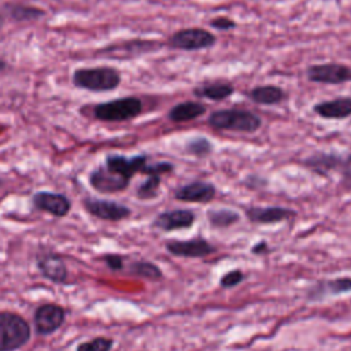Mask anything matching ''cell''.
Instances as JSON below:
<instances>
[{
    "mask_svg": "<svg viewBox=\"0 0 351 351\" xmlns=\"http://www.w3.org/2000/svg\"><path fill=\"white\" fill-rule=\"evenodd\" d=\"M122 81L118 69L111 66L80 67L71 75V82L75 88L93 93L115 90Z\"/></svg>",
    "mask_w": 351,
    "mask_h": 351,
    "instance_id": "cell-1",
    "label": "cell"
},
{
    "mask_svg": "<svg viewBox=\"0 0 351 351\" xmlns=\"http://www.w3.org/2000/svg\"><path fill=\"white\" fill-rule=\"evenodd\" d=\"M207 125L217 130L255 133L262 126V118L244 108H221L207 117Z\"/></svg>",
    "mask_w": 351,
    "mask_h": 351,
    "instance_id": "cell-2",
    "label": "cell"
},
{
    "mask_svg": "<svg viewBox=\"0 0 351 351\" xmlns=\"http://www.w3.org/2000/svg\"><path fill=\"white\" fill-rule=\"evenodd\" d=\"M143 112V101L137 96H125L93 106L92 114L103 122H125L137 118Z\"/></svg>",
    "mask_w": 351,
    "mask_h": 351,
    "instance_id": "cell-3",
    "label": "cell"
},
{
    "mask_svg": "<svg viewBox=\"0 0 351 351\" xmlns=\"http://www.w3.org/2000/svg\"><path fill=\"white\" fill-rule=\"evenodd\" d=\"M29 322L14 311H0V351H15L29 343Z\"/></svg>",
    "mask_w": 351,
    "mask_h": 351,
    "instance_id": "cell-4",
    "label": "cell"
},
{
    "mask_svg": "<svg viewBox=\"0 0 351 351\" xmlns=\"http://www.w3.org/2000/svg\"><path fill=\"white\" fill-rule=\"evenodd\" d=\"M217 44V37L204 27H184L167 38V47L177 51H202L210 49Z\"/></svg>",
    "mask_w": 351,
    "mask_h": 351,
    "instance_id": "cell-5",
    "label": "cell"
},
{
    "mask_svg": "<svg viewBox=\"0 0 351 351\" xmlns=\"http://www.w3.org/2000/svg\"><path fill=\"white\" fill-rule=\"evenodd\" d=\"M302 166L308 169L311 173L328 177L335 171H346L351 167V154L328 152V151H314L302 159Z\"/></svg>",
    "mask_w": 351,
    "mask_h": 351,
    "instance_id": "cell-6",
    "label": "cell"
},
{
    "mask_svg": "<svg viewBox=\"0 0 351 351\" xmlns=\"http://www.w3.org/2000/svg\"><path fill=\"white\" fill-rule=\"evenodd\" d=\"M306 77L310 82L325 85H341L351 82V67L337 62L310 64L306 69Z\"/></svg>",
    "mask_w": 351,
    "mask_h": 351,
    "instance_id": "cell-7",
    "label": "cell"
},
{
    "mask_svg": "<svg viewBox=\"0 0 351 351\" xmlns=\"http://www.w3.org/2000/svg\"><path fill=\"white\" fill-rule=\"evenodd\" d=\"M82 206L86 210V213L101 221L119 222L132 215V210L128 206L115 200L86 196L82 199Z\"/></svg>",
    "mask_w": 351,
    "mask_h": 351,
    "instance_id": "cell-8",
    "label": "cell"
},
{
    "mask_svg": "<svg viewBox=\"0 0 351 351\" xmlns=\"http://www.w3.org/2000/svg\"><path fill=\"white\" fill-rule=\"evenodd\" d=\"M166 251L178 258L199 259L215 254L217 248L204 237H192L186 240H167L165 243Z\"/></svg>",
    "mask_w": 351,
    "mask_h": 351,
    "instance_id": "cell-9",
    "label": "cell"
},
{
    "mask_svg": "<svg viewBox=\"0 0 351 351\" xmlns=\"http://www.w3.org/2000/svg\"><path fill=\"white\" fill-rule=\"evenodd\" d=\"M66 321V310L56 303H44L34 310V330L40 336L55 333Z\"/></svg>",
    "mask_w": 351,
    "mask_h": 351,
    "instance_id": "cell-10",
    "label": "cell"
},
{
    "mask_svg": "<svg viewBox=\"0 0 351 351\" xmlns=\"http://www.w3.org/2000/svg\"><path fill=\"white\" fill-rule=\"evenodd\" d=\"M147 163H148V156L144 154L132 155V156H126L122 154H108L104 159L103 166L107 170L121 176L122 178L130 182V180L136 174H141Z\"/></svg>",
    "mask_w": 351,
    "mask_h": 351,
    "instance_id": "cell-11",
    "label": "cell"
},
{
    "mask_svg": "<svg viewBox=\"0 0 351 351\" xmlns=\"http://www.w3.org/2000/svg\"><path fill=\"white\" fill-rule=\"evenodd\" d=\"M32 203L36 210L48 213L56 218L66 217L71 210V200L58 192L51 191H38L32 196Z\"/></svg>",
    "mask_w": 351,
    "mask_h": 351,
    "instance_id": "cell-12",
    "label": "cell"
},
{
    "mask_svg": "<svg viewBox=\"0 0 351 351\" xmlns=\"http://www.w3.org/2000/svg\"><path fill=\"white\" fill-rule=\"evenodd\" d=\"M215 195V185L206 180H193L174 191V199L185 203H210Z\"/></svg>",
    "mask_w": 351,
    "mask_h": 351,
    "instance_id": "cell-13",
    "label": "cell"
},
{
    "mask_svg": "<svg viewBox=\"0 0 351 351\" xmlns=\"http://www.w3.org/2000/svg\"><path fill=\"white\" fill-rule=\"evenodd\" d=\"M196 222V213L188 208L166 210L159 213L154 221L152 226L162 232H173L178 229H189Z\"/></svg>",
    "mask_w": 351,
    "mask_h": 351,
    "instance_id": "cell-14",
    "label": "cell"
},
{
    "mask_svg": "<svg viewBox=\"0 0 351 351\" xmlns=\"http://www.w3.org/2000/svg\"><path fill=\"white\" fill-rule=\"evenodd\" d=\"M245 217L250 222L256 225H274L280 222H285L296 215V211L282 206H250L244 210Z\"/></svg>",
    "mask_w": 351,
    "mask_h": 351,
    "instance_id": "cell-15",
    "label": "cell"
},
{
    "mask_svg": "<svg viewBox=\"0 0 351 351\" xmlns=\"http://www.w3.org/2000/svg\"><path fill=\"white\" fill-rule=\"evenodd\" d=\"M36 266L41 276L51 282L64 284L69 276L67 266L56 252H40L36 256Z\"/></svg>",
    "mask_w": 351,
    "mask_h": 351,
    "instance_id": "cell-16",
    "label": "cell"
},
{
    "mask_svg": "<svg viewBox=\"0 0 351 351\" xmlns=\"http://www.w3.org/2000/svg\"><path fill=\"white\" fill-rule=\"evenodd\" d=\"M90 186L100 193H118L129 186V181L121 176L107 170L103 165L96 167L89 174Z\"/></svg>",
    "mask_w": 351,
    "mask_h": 351,
    "instance_id": "cell-17",
    "label": "cell"
},
{
    "mask_svg": "<svg viewBox=\"0 0 351 351\" xmlns=\"http://www.w3.org/2000/svg\"><path fill=\"white\" fill-rule=\"evenodd\" d=\"M351 292V277H336L321 280L307 291L308 302H321L328 296H339Z\"/></svg>",
    "mask_w": 351,
    "mask_h": 351,
    "instance_id": "cell-18",
    "label": "cell"
},
{
    "mask_svg": "<svg viewBox=\"0 0 351 351\" xmlns=\"http://www.w3.org/2000/svg\"><path fill=\"white\" fill-rule=\"evenodd\" d=\"M313 112L324 119H346L351 117V96L322 100L313 106Z\"/></svg>",
    "mask_w": 351,
    "mask_h": 351,
    "instance_id": "cell-19",
    "label": "cell"
},
{
    "mask_svg": "<svg viewBox=\"0 0 351 351\" xmlns=\"http://www.w3.org/2000/svg\"><path fill=\"white\" fill-rule=\"evenodd\" d=\"M162 44L154 40H130V41H125L122 44H117L112 45L110 48L106 49V52H108V55L111 53L115 58H136L152 51H156L158 48H160Z\"/></svg>",
    "mask_w": 351,
    "mask_h": 351,
    "instance_id": "cell-20",
    "label": "cell"
},
{
    "mask_svg": "<svg viewBox=\"0 0 351 351\" xmlns=\"http://www.w3.org/2000/svg\"><path fill=\"white\" fill-rule=\"evenodd\" d=\"M192 93L199 99L222 101L225 99H229L234 93V86L230 82L222 80L204 81L193 86Z\"/></svg>",
    "mask_w": 351,
    "mask_h": 351,
    "instance_id": "cell-21",
    "label": "cell"
},
{
    "mask_svg": "<svg viewBox=\"0 0 351 351\" xmlns=\"http://www.w3.org/2000/svg\"><path fill=\"white\" fill-rule=\"evenodd\" d=\"M245 96L259 106H278L288 99L287 92L277 85H256L250 89Z\"/></svg>",
    "mask_w": 351,
    "mask_h": 351,
    "instance_id": "cell-22",
    "label": "cell"
},
{
    "mask_svg": "<svg viewBox=\"0 0 351 351\" xmlns=\"http://www.w3.org/2000/svg\"><path fill=\"white\" fill-rule=\"evenodd\" d=\"M207 112V106L200 101L193 100H185L176 103L169 111L167 118L174 123H182L189 122L193 119H197L203 117Z\"/></svg>",
    "mask_w": 351,
    "mask_h": 351,
    "instance_id": "cell-23",
    "label": "cell"
},
{
    "mask_svg": "<svg viewBox=\"0 0 351 351\" xmlns=\"http://www.w3.org/2000/svg\"><path fill=\"white\" fill-rule=\"evenodd\" d=\"M4 15L10 16L15 22H30L41 19L45 15V11L27 4H5L4 5Z\"/></svg>",
    "mask_w": 351,
    "mask_h": 351,
    "instance_id": "cell-24",
    "label": "cell"
},
{
    "mask_svg": "<svg viewBox=\"0 0 351 351\" xmlns=\"http://www.w3.org/2000/svg\"><path fill=\"white\" fill-rule=\"evenodd\" d=\"M211 228L225 229L240 221V214L232 208H210L206 213Z\"/></svg>",
    "mask_w": 351,
    "mask_h": 351,
    "instance_id": "cell-25",
    "label": "cell"
},
{
    "mask_svg": "<svg viewBox=\"0 0 351 351\" xmlns=\"http://www.w3.org/2000/svg\"><path fill=\"white\" fill-rule=\"evenodd\" d=\"M126 271L132 276L145 278V280H149V281H159V280L163 278L162 269L158 265H155L154 262L144 261V259L130 262Z\"/></svg>",
    "mask_w": 351,
    "mask_h": 351,
    "instance_id": "cell-26",
    "label": "cell"
},
{
    "mask_svg": "<svg viewBox=\"0 0 351 351\" xmlns=\"http://www.w3.org/2000/svg\"><path fill=\"white\" fill-rule=\"evenodd\" d=\"M160 184L162 178L160 176H147V178L137 186L136 189V196L140 200H152L158 197L160 192Z\"/></svg>",
    "mask_w": 351,
    "mask_h": 351,
    "instance_id": "cell-27",
    "label": "cell"
},
{
    "mask_svg": "<svg viewBox=\"0 0 351 351\" xmlns=\"http://www.w3.org/2000/svg\"><path fill=\"white\" fill-rule=\"evenodd\" d=\"M185 152L196 156V158H206L213 152V144L208 138H206L204 136H195L192 138H189L185 143Z\"/></svg>",
    "mask_w": 351,
    "mask_h": 351,
    "instance_id": "cell-28",
    "label": "cell"
},
{
    "mask_svg": "<svg viewBox=\"0 0 351 351\" xmlns=\"http://www.w3.org/2000/svg\"><path fill=\"white\" fill-rule=\"evenodd\" d=\"M114 340L111 337L97 336L88 341H82L77 346L75 351H111Z\"/></svg>",
    "mask_w": 351,
    "mask_h": 351,
    "instance_id": "cell-29",
    "label": "cell"
},
{
    "mask_svg": "<svg viewBox=\"0 0 351 351\" xmlns=\"http://www.w3.org/2000/svg\"><path fill=\"white\" fill-rule=\"evenodd\" d=\"M245 280V274L240 269H233L226 271L221 278H219V285L225 289H230L237 287Z\"/></svg>",
    "mask_w": 351,
    "mask_h": 351,
    "instance_id": "cell-30",
    "label": "cell"
},
{
    "mask_svg": "<svg viewBox=\"0 0 351 351\" xmlns=\"http://www.w3.org/2000/svg\"><path fill=\"white\" fill-rule=\"evenodd\" d=\"M174 170V165L170 163V162H166V160H162V162H155V163H147L145 167L143 169L141 174H145V176H163V174H169Z\"/></svg>",
    "mask_w": 351,
    "mask_h": 351,
    "instance_id": "cell-31",
    "label": "cell"
},
{
    "mask_svg": "<svg viewBox=\"0 0 351 351\" xmlns=\"http://www.w3.org/2000/svg\"><path fill=\"white\" fill-rule=\"evenodd\" d=\"M208 25H210V27H213L215 30H219V32H229V30L236 29V26H237L236 21H233L232 18L225 16V15H219V16L213 18L208 22Z\"/></svg>",
    "mask_w": 351,
    "mask_h": 351,
    "instance_id": "cell-32",
    "label": "cell"
},
{
    "mask_svg": "<svg viewBox=\"0 0 351 351\" xmlns=\"http://www.w3.org/2000/svg\"><path fill=\"white\" fill-rule=\"evenodd\" d=\"M108 269L112 271H121L125 269V258L119 254H107L101 258Z\"/></svg>",
    "mask_w": 351,
    "mask_h": 351,
    "instance_id": "cell-33",
    "label": "cell"
},
{
    "mask_svg": "<svg viewBox=\"0 0 351 351\" xmlns=\"http://www.w3.org/2000/svg\"><path fill=\"white\" fill-rule=\"evenodd\" d=\"M244 185L250 189H259L267 185V180L258 176V174H251L244 180Z\"/></svg>",
    "mask_w": 351,
    "mask_h": 351,
    "instance_id": "cell-34",
    "label": "cell"
},
{
    "mask_svg": "<svg viewBox=\"0 0 351 351\" xmlns=\"http://www.w3.org/2000/svg\"><path fill=\"white\" fill-rule=\"evenodd\" d=\"M270 251L269 248V244L265 241V240H261L258 243H255L252 247H251V254L254 255H265Z\"/></svg>",
    "mask_w": 351,
    "mask_h": 351,
    "instance_id": "cell-35",
    "label": "cell"
},
{
    "mask_svg": "<svg viewBox=\"0 0 351 351\" xmlns=\"http://www.w3.org/2000/svg\"><path fill=\"white\" fill-rule=\"evenodd\" d=\"M341 174H343V184H344V186L350 189L351 188V167H348Z\"/></svg>",
    "mask_w": 351,
    "mask_h": 351,
    "instance_id": "cell-36",
    "label": "cell"
},
{
    "mask_svg": "<svg viewBox=\"0 0 351 351\" xmlns=\"http://www.w3.org/2000/svg\"><path fill=\"white\" fill-rule=\"evenodd\" d=\"M4 23H5V15L3 12H0V29L4 26Z\"/></svg>",
    "mask_w": 351,
    "mask_h": 351,
    "instance_id": "cell-37",
    "label": "cell"
},
{
    "mask_svg": "<svg viewBox=\"0 0 351 351\" xmlns=\"http://www.w3.org/2000/svg\"><path fill=\"white\" fill-rule=\"evenodd\" d=\"M5 69H7V63H5V60L0 59V71H4Z\"/></svg>",
    "mask_w": 351,
    "mask_h": 351,
    "instance_id": "cell-38",
    "label": "cell"
},
{
    "mask_svg": "<svg viewBox=\"0 0 351 351\" xmlns=\"http://www.w3.org/2000/svg\"><path fill=\"white\" fill-rule=\"evenodd\" d=\"M350 12H351V7H350Z\"/></svg>",
    "mask_w": 351,
    "mask_h": 351,
    "instance_id": "cell-39",
    "label": "cell"
}]
</instances>
